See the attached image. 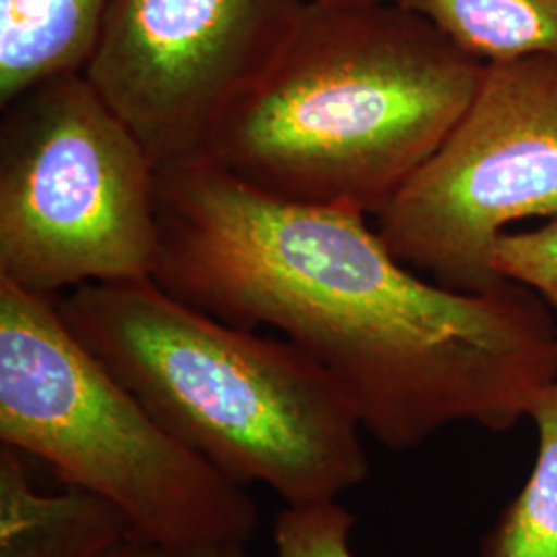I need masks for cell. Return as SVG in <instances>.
Here are the masks:
<instances>
[{
  "mask_svg": "<svg viewBox=\"0 0 557 557\" xmlns=\"http://www.w3.org/2000/svg\"><path fill=\"white\" fill-rule=\"evenodd\" d=\"M54 299L161 428L225 478L260 483L285 506L338 499L368 478L356 407L292 341L215 319L153 277Z\"/></svg>",
  "mask_w": 557,
  "mask_h": 557,
  "instance_id": "3",
  "label": "cell"
},
{
  "mask_svg": "<svg viewBox=\"0 0 557 557\" xmlns=\"http://www.w3.org/2000/svg\"><path fill=\"white\" fill-rule=\"evenodd\" d=\"M557 220V59L487 62L450 135L379 215L388 250L457 292H487L498 239Z\"/></svg>",
  "mask_w": 557,
  "mask_h": 557,
  "instance_id": "6",
  "label": "cell"
},
{
  "mask_svg": "<svg viewBox=\"0 0 557 557\" xmlns=\"http://www.w3.org/2000/svg\"><path fill=\"white\" fill-rule=\"evenodd\" d=\"M469 57L487 62L557 59V0H395Z\"/></svg>",
  "mask_w": 557,
  "mask_h": 557,
  "instance_id": "10",
  "label": "cell"
},
{
  "mask_svg": "<svg viewBox=\"0 0 557 557\" xmlns=\"http://www.w3.org/2000/svg\"><path fill=\"white\" fill-rule=\"evenodd\" d=\"M0 444L94 492L135 537L248 543L257 502L170 436L62 319L57 299L0 278Z\"/></svg>",
  "mask_w": 557,
  "mask_h": 557,
  "instance_id": "4",
  "label": "cell"
},
{
  "mask_svg": "<svg viewBox=\"0 0 557 557\" xmlns=\"http://www.w3.org/2000/svg\"><path fill=\"white\" fill-rule=\"evenodd\" d=\"M481 73L398 2H306L205 161L273 199L379 218L450 135Z\"/></svg>",
  "mask_w": 557,
  "mask_h": 557,
  "instance_id": "2",
  "label": "cell"
},
{
  "mask_svg": "<svg viewBox=\"0 0 557 557\" xmlns=\"http://www.w3.org/2000/svg\"><path fill=\"white\" fill-rule=\"evenodd\" d=\"M108 0H0V106L41 81L83 71Z\"/></svg>",
  "mask_w": 557,
  "mask_h": 557,
  "instance_id": "9",
  "label": "cell"
},
{
  "mask_svg": "<svg viewBox=\"0 0 557 557\" xmlns=\"http://www.w3.org/2000/svg\"><path fill=\"white\" fill-rule=\"evenodd\" d=\"M306 0H108L83 73L158 170L207 158L269 71Z\"/></svg>",
  "mask_w": 557,
  "mask_h": 557,
  "instance_id": "7",
  "label": "cell"
},
{
  "mask_svg": "<svg viewBox=\"0 0 557 557\" xmlns=\"http://www.w3.org/2000/svg\"><path fill=\"white\" fill-rule=\"evenodd\" d=\"M322 7H361V4H379V2H395V0H306Z\"/></svg>",
  "mask_w": 557,
  "mask_h": 557,
  "instance_id": "15",
  "label": "cell"
},
{
  "mask_svg": "<svg viewBox=\"0 0 557 557\" xmlns=\"http://www.w3.org/2000/svg\"><path fill=\"white\" fill-rule=\"evenodd\" d=\"M0 278L59 298L153 277L158 168L83 71L2 106Z\"/></svg>",
  "mask_w": 557,
  "mask_h": 557,
  "instance_id": "5",
  "label": "cell"
},
{
  "mask_svg": "<svg viewBox=\"0 0 557 557\" xmlns=\"http://www.w3.org/2000/svg\"><path fill=\"white\" fill-rule=\"evenodd\" d=\"M356 518L338 499L285 506L275 518V557H356L349 545Z\"/></svg>",
  "mask_w": 557,
  "mask_h": 557,
  "instance_id": "12",
  "label": "cell"
},
{
  "mask_svg": "<svg viewBox=\"0 0 557 557\" xmlns=\"http://www.w3.org/2000/svg\"><path fill=\"white\" fill-rule=\"evenodd\" d=\"M529 419L537 428L535 467L485 557H557V379L541 393Z\"/></svg>",
  "mask_w": 557,
  "mask_h": 557,
  "instance_id": "11",
  "label": "cell"
},
{
  "mask_svg": "<svg viewBox=\"0 0 557 557\" xmlns=\"http://www.w3.org/2000/svg\"><path fill=\"white\" fill-rule=\"evenodd\" d=\"M494 269L499 277L531 289L549 310L557 347V220L535 230L506 232L494 248Z\"/></svg>",
  "mask_w": 557,
  "mask_h": 557,
  "instance_id": "13",
  "label": "cell"
},
{
  "mask_svg": "<svg viewBox=\"0 0 557 557\" xmlns=\"http://www.w3.org/2000/svg\"><path fill=\"white\" fill-rule=\"evenodd\" d=\"M98 557H250L244 543H197L168 545L149 539H122Z\"/></svg>",
  "mask_w": 557,
  "mask_h": 557,
  "instance_id": "14",
  "label": "cell"
},
{
  "mask_svg": "<svg viewBox=\"0 0 557 557\" xmlns=\"http://www.w3.org/2000/svg\"><path fill=\"white\" fill-rule=\"evenodd\" d=\"M158 221L161 287L298 345L384 448L455 423L506 432L557 379L554 320L531 289L428 281L358 211L273 199L202 160L158 170Z\"/></svg>",
  "mask_w": 557,
  "mask_h": 557,
  "instance_id": "1",
  "label": "cell"
},
{
  "mask_svg": "<svg viewBox=\"0 0 557 557\" xmlns=\"http://www.w3.org/2000/svg\"><path fill=\"white\" fill-rule=\"evenodd\" d=\"M131 535L112 502L75 485L40 492L23 455L0 444V557H98Z\"/></svg>",
  "mask_w": 557,
  "mask_h": 557,
  "instance_id": "8",
  "label": "cell"
}]
</instances>
